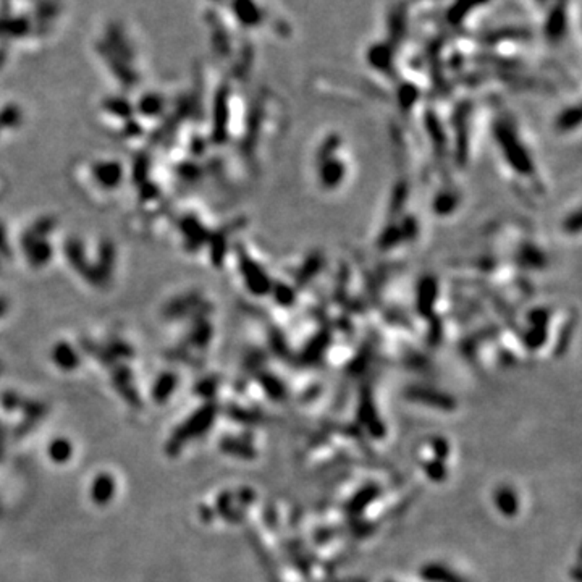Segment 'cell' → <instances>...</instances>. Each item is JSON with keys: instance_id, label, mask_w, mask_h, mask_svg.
<instances>
[{"instance_id": "6da1fadb", "label": "cell", "mask_w": 582, "mask_h": 582, "mask_svg": "<svg viewBox=\"0 0 582 582\" xmlns=\"http://www.w3.org/2000/svg\"><path fill=\"white\" fill-rule=\"evenodd\" d=\"M230 10L243 28H256L262 23V10L256 0H230Z\"/></svg>"}, {"instance_id": "7a4b0ae2", "label": "cell", "mask_w": 582, "mask_h": 582, "mask_svg": "<svg viewBox=\"0 0 582 582\" xmlns=\"http://www.w3.org/2000/svg\"><path fill=\"white\" fill-rule=\"evenodd\" d=\"M422 578L432 582H464L456 573H452L442 565H428L422 568Z\"/></svg>"}, {"instance_id": "3957f363", "label": "cell", "mask_w": 582, "mask_h": 582, "mask_svg": "<svg viewBox=\"0 0 582 582\" xmlns=\"http://www.w3.org/2000/svg\"><path fill=\"white\" fill-rule=\"evenodd\" d=\"M96 177L102 185L114 188L120 183L121 168L119 163H99L96 167Z\"/></svg>"}, {"instance_id": "277c9868", "label": "cell", "mask_w": 582, "mask_h": 582, "mask_svg": "<svg viewBox=\"0 0 582 582\" xmlns=\"http://www.w3.org/2000/svg\"><path fill=\"white\" fill-rule=\"evenodd\" d=\"M163 107V100L159 96H146L141 99V110L144 114H159Z\"/></svg>"}]
</instances>
